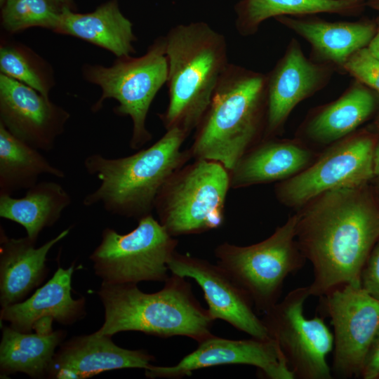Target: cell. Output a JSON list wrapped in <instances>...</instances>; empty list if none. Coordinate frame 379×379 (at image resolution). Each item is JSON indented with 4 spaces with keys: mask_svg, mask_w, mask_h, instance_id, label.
I'll list each match as a JSON object with an SVG mask.
<instances>
[{
    "mask_svg": "<svg viewBox=\"0 0 379 379\" xmlns=\"http://www.w3.org/2000/svg\"><path fill=\"white\" fill-rule=\"evenodd\" d=\"M298 214L296 241L312 265L310 296L361 285L364 265L379 239V205L364 186L327 192Z\"/></svg>",
    "mask_w": 379,
    "mask_h": 379,
    "instance_id": "6da1fadb",
    "label": "cell"
},
{
    "mask_svg": "<svg viewBox=\"0 0 379 379\" xmlns=\"http://www.w3.org/2000/svg\"><path fill=\"white\" fill-rule=\"evenodd\" d=\"M187 136L173 128L150 147L127 157L88 155L84 161V168L100 183L86 195L83 204L99 205L110 214L138 220L152 214L161 188L192 158L189 149H182Z\"/></svg>",
    "mask_w": 379,
    "mask_h": 379,
    "instance_id": "7a4b0ae2",
    "label": "cell"
},
{
    "mask_svg": "<svg viewBox=\"0 0 379 379\" xmlns=\"http://www.w3.org/2000/svg\"><path fill=\"white\" fill-rule=\"evenodd\" d=\"M267 104V75L229 63L195 129L192 158L230 171L265 132Z\"/></svg>",
    "mask_w": 379,
    "mask_h": 379,
    "instance_id": "3957f363",
    "label": "cell"
},
{
    "mask_svg": "<svg viewBox=\"0 0 379 379\" xmlns=\"http://www.w3.org/2000/svg\"><path fill=\"white\" fill-rule=\"evenodd\" d=\"M168 104L159 118L166 130L187 135L196 129L228 62L225 36L204 22L178 25L168 32Z\"/></svg>",
    "mask_w": 379,
    "mask_h": 379,
    "instance_id": "277c9868",
    "label": "cell"
},
{
    "mask_svg": "<svg viewBox=\"0 0 379 379\" xmlns=\"http://www.w3.org/2000/svg\"><path fill=\"white\" fill-rule=\"evenodd\" d=\"M97 293L105 311L104 322L97 331L100 334L139 331L160 338L186 336L197 343L212 334L214 320L184 277L172 274L163 288L153 293L134 284L103 282Z\"/></svg>",
    "mask_w": 379,
    "mask_h": 379,
    "instance_id": "5b68a950",
    "label": "cell"
},
{
    "mask_svg": "<svg viewBox=\"0 0 379 379\" xmlns=\"http://www.w3.org/2000/svg\"><path fill=\"white\" fill-rule=\"evenodd\" d=\"M230 188L229 171L222 164L195 159L177 170L164 183L154 209L171 236L201 234L223 224Z\"/></svg>",
    "mask_w": 379,
    "mask_h": 379,
    "instance_id": "8992f818",
    "label": "cell"
},
{
    "mask_svg": "<svg viewBox=\"0 0 379 379\" xmlns=\"http://www.w3.org/2000/svg\"><path fill=\"white\" fill-rule=\"evenodd\" d=\"M298 214L266 239L246 246L227 242L215 248L218 264L242 287L255 308L264 313L278 302L286 278L306 258L296 241Z\"/></svg>",
    "mask_w": 379,
    "mask_h": 379,
    "instance_id": "52a82bcc",
    "label": "cell"
},
{
    "mask_svg": "<svg viewBox=\"0 0 379 379\" xmlns=\"http://www.w3.org/2000/svg\"><path fill=\"white\" fill-rule=\"evenodd\" d=\"M168 72L166 37L162 36L140 57L117 58L109 67L88 65L84 69L86 80L102 90L92 110H100L106 99L112 98L119 103L114 112L131 118L133 126L129 145L133 149H140L152 139L146 119L154 97L167 82Z\"/></svg>",
    "mask_w": 379,
    "mask_h": 379,
    "instance_id": "ba28073f",
    "label": "cell"
},
{
    "mask_svg": "<svg viewBox=\"0 0 379 379\" xmlns=\"http://www.w3.org/2000/svg\"><path fill=\"white\" fill-rule=\"evenodd\" d=\"M178 240L152 214L138 220L126 234L107 227L91 254L95 274L109 284L162 281L168 277V262Z\"/></svg>",
    "mask_w": 379,
    "mask_h": 379,
    "instance_id": "9c48e42d",
    "label": "cell"
},
{
    "mask_svg": "<svg viewBox=\"0 0 379 379\" xmlns=\"http://www.w3.org/2000/svg\"><path fill=\"white\" fill-rule=\"evenodd\" d=\"M310 296L308 286L295 288L265 312L262 320L295 378L332 379L327 356L333 349V333L323 317H305L304 305Z\"/></svg>",
    "mask_w": 379,
    "mask_h": 379,
    "instance_id": "30bf717a",
    "label": "cell"
},
{
    "mask_svg": "<svg viewBox=\"0 0 379 379\" xmlns=\"http://www.w3.org/2000/svg\"><path fill=\"white\" fill-rule=\"evenodd\" d=\"M375 145L366 133L342 139L312 166L277 185V198L288 206H301L327 192L364 186L375 175Z\"/></svg>",
    "mask_w": 379,
    "mask_h": 379,
    "instance_id": "8fae6325",
    "label": "cell"
},
{
    "mask_svg": "<svg viewBox=\"0 0 379 379\" xmlns=\"http://www.w3.org/2000/svg\"><path fill=\"white\" fill-rule=\"evenodd\" d=\"M321 314L333 328L331 372L338 378L360 377L368 349L379 329V300L358 284H344L319 297Z\"/></svg>",
    "mask_w": 379,
    "mask_h": 379,
    "instance_id": "7c38bea8",
    "label": "cell"
},
{
    "mask_svg": "<svg viewBox=\"0 0 379 379\" xmlns=\"http://www.w3.org/2000/svg\"><path fill=\"white\" fill-rule=\"evenodd\" d=\"M198 343L195 350L175 365L152 364L145 370V376L179 379L204 368L243 364L255 366L270 379H295L280 347L272 338L230 340L211 334Z\"/></svg>",
    "mask_w": 379,
    "mask_h": 379,
    "instance_id": "4fadbf2b",
    "label": "cell"
},
{
    "mask_svg": "<svg viewBox=\"0 0 379 379\" xmlns=\"http://www.w3.org/2000/svg\"><path fill=\"white\" fill-rule=\"evenodd\" d=\"M168 267L173 274L191 278L199 284L214 321H225L252 338H271L262 320L254 312L248 295L218 264L175 251Z\"/></svg>",
    "mask_w": 379,
    "mask_h": 379,
    "instance_id": "5bb4252c",
    "label": "cell"
},
{
    "mask_svg": "<svg viewBox=\"0 0 379 379\" xmlns=\"http://www.w3.org/2000/svg\"><path fill=\"white\" fill-rule=\"evenodd\" d=\"M69 117L49 97L1 74L0 124L20 140L40 151H51Z\"/></svg>",
    "mask_w": 379,
    "mask_h": 379,
    "instance_id": "9a60e30c",
    "label": "cell"
},
{
    "mask_svg": "<svg viewBox=\"0 0 379 379\" xmlns=\"http://www.w3.org/2000/svg\"><path fill=\"white\" fill-rule=\"evenodd\" d=\"M334 69L307 58L293 39L267 77V104L265 135H273L294 107L324 88Z\"/></svg>",
    "mask_w": 379,
    "mask_h": 379,
    "instance_id": "2e32d148",
    "label": "cell"
},
{
    "mask_svg": "<svg viewBox=\"0 0 379 379\" xmlns=\"http://www.w3.org/2000/svg\"><path fill=\"white\" fill-rule=\"evenodd\" d=\"M154 357L143 350L117 345L112 336L95 331L62 342L48 373L52 379H84L121 368L147 369Z\"/></svg>",
    "mask_w": 379,
    "mask_h": 379,
    "instance_id": "e0dca14e",
    "label": "cell"
},
{
    "mask_svg": "<svg viewBox=\"0 0 379 379\" xmlns=\"http://www.w3.org/2000/svg\"><path fill=\"white\" fill-rule=\"evenodd\" d=\"M74 264L58 266L53 276L29 298L1 307V322L8 321L13 329L30 333L52 331V322L72 325L86 315L84 298L72 296V277Z\"/></svg>",
    "mask_w": 379,
    "mask_h": 379,
    "instance_id": "ac0fdd59",
    "label": "cell"
},
{
    "mask_svg": "<svg viewBox=\"0 0 379 379\" xmlns=\"http://www.w3.org/2000/svg\"><path fill=\"white\" fill-rule=\"evenodd\" d=\"M275 19L310 44L312 60L343 73L347 59L368 46L376 29L375 20H370L329 22L316 15Z\"/></svg>",
    "mask_w": 379,
    "mask_h": 379,
    "instance_id": "d6986e66",
    "label": "cell"
},
{
    "mask_svg": "<svg viewBox=\"0 0 379 379\" xmlns=\"http://www.w3.org/2000/svg\"><path fill=\"white\" fill-rule=\"evenodd\" d=\"M64 230L39 247L27 236L8 237L0 229V304L4 307L23 299L44 280L50 250L69 232Z\"/></svg>",
    "mask_w": 379,
    "mask_h": 379,
    "instance_id": "ffe728a7",
    "label": "cell"
},
{
    "mask_svg": "<svg viewBox=\"0 0 379 379\" xmlns=\"http://www.w3.org/2000/svg\"><path fill=\"white\" fill-rule=\"evenodd\" d=\"M56 32L70 35L105 48L117 58L131 55L136 40L133 24L119 8L116 1L102 4L88 13L61 10Z\"/></svg>",
    "mask_w": 379,
    "mask_h": 379,
    "instance_id": "44dd1931",
    "label": "cell"
},
{
    "mask_svg": "<svg viewBox=\"0 0 379 379\" xmlns=\"http://www.w3.org/2000/svg\"><path fill=\"white\" fill-rule=\"evenodd\" d=\"M311 156L291 141L267 140L249 149L229 171L230 187L286 180L302 171Z\"/></svg>",
    "mask_w": 379,
    "mask_h": 379,
    "instance_id": "7402d4cb",
    "label": "cell"
},
{
    "mask_svg": "<svg viewBox=\"0 0 379 379\" xmlns=\"http://www.w3.org/2000/svg\"><path fill=\"white\" fill-rule=\"evenodd\" d=\"M71 203L70 194L60 183L38 182L22 197L0 195V217L22 225L36 243L40 233L54 225Z\"/></svg>",
    "mask_w": 379,
    "mask_h": 379,
    "instance_id": "603a6c76",
    "label": "cell"
},
{
    "mask_svg": "<svg viewBox=\"0 0 379 379\" xmlns=\"http://www.w3.org/2000/svg\"><path fill=\"white\" fill-rule=\"evenodd\" d=\"M65 335L63 330L32 333L4 326L0 343L1 377L23 373L33 378H47L55 350Z\"/></svg>",
    "mask_w": 379,
    "mask_h": 379,
    "instance_id": "cb8c5ba5",
    "label": "cell"
},
{
    "mask_svg": "<svg viewBox=\"0 0 379 379\" xmlns=\"http://www.w3.org/2000/svg\"><path fill=\"white\" fill-rule=\"evenodd\" d=\"M372 91L356 81L335 101L322 107L309 121L306 133L314 141L331 143L348 136L373 112Z\"/></svg>",
    "mask_w": 379,
    "mask_h": 379,
    "instance_id": "d4e9b609",
    "label": "cell"
},
{
    "mask_svg": "<svg viewBox=\"0 0 379 379\" xmlns=\"http://www.w3.org/2000/svg\"><path fill=\"white\" fill-rule=\"evenodd\" d=\"M366 7V0H241L234 7L236 28L244 36L255 34L270 18L319 13L356 16Z\"/></svg>",
    "mask_w": 379,
    "mask_h": 379,
    "instance_id": "484cf974",
    "label": "cell"
},
{
    "mask_svg": "<svg viewBox=\"0 0 379 379\" xmlns=\"http://www.w3.org/2000/svg\"><path fill=\"white\" fill-rule=\"evenodd\" d=\"M64 178L40 150L20 140L0 124V195H12L36 184L40 176Z\"/></svg>",
    "mask_w": 379,
    "mask_h": 379,
    "instance_id": "4316f807",
    "label": "cell"
},
{
    "mask_svg": "<svg viewBox=\"0 0 379 379\" xmlns=\"http://www.w3.org/2000/svg\"><path fill=\"white\" fill-rule=\"evenodd\" d=\"M0 69L3 74L18 80L48 97L53 86V71L31 49L15 43H1Z\"/></svg>",
    "mask_w": 379,
    "mask_h": 379,
    "instance_id": "83f0119b",
    "label": "cell"
},
{
    "mask_svg": "<svg viewBox=\"0 0 379 379\" xmlns=\"http://www.w3.org/2000/svg\"><path fill=\"white\" fill-rule=\"evenodd\" d=\"M60 12L48 0H6L1 12L2 25L11 33L33 27L55 32Z\"/></svg>",
    "mask_w": 379,
    "mask_h": 379,
    "instance_id": "f1b7e54d",
    "label": "cell"
},
{
    "mask_svg": "<svg viewBox=\"0 0 379 379\" xmlns=\"http://www.w3.org/2000/svg\"><path fill=\"white\" fill-rule=\"evenodd\" d=\"M343 73H348L356 81L379 94V59L367 47L354 53L346 61Z\"/></svg>",
    "mask_w": 379,
    "mask_h": 379,
    "instance_id": "f546056e",
    "label": "cell"
},
{
    "mask_svg": "<svg viewBox=\"0 0 379 379\" xmlns=\"http://www.w3.org/2000/svg\"><path fill=\"white\" fill-rule=\"evenodd\" d=\"M361 286L379 300V239L372 248L362 269Z\"/></svg>",
    "mask_w": 379,
    "mask_h": 379,
    "instance_id": "4dcf8cb0",
    "label": "cell"
},
{
    "mask_svg": "<svg viewBox=\"0 0 379 379\" xmlns=\"http://www.w3.org/2000/svg\"><path fill=\"white\" fill-rule=\"evenodd\" d=\"M360 376L364 379L379 378V329L368 349Z\"/></svg>",
    "mask_w": 379,
    "mask_h": 379,
    "instance_id": "1f68e13d",
    "label": "cell"
},
{
    "mask_svg": "<svg viewBox=\"0 0 379 379\" xmlns=\"http://www.w3.org/2000/svg\"><path fill=\"white\" fill-rule=\"evenodd\" d=\"M375 32L367 48L373 55L379 59V16L375 20Z\"/></svg>",
    "mask_w": 379,
    "mask_h": 379,
    "instance_id": "d6a6232c",
    "label": "cell"
},
{
    "mask_svg": "<svg viewBox=\"0 0 379 379\" xmlns=\"http://www.w3.org/2000/svg\"><path fill=\"white\" fill-rule=\"evenodd\" d=\"M53 6L61 11L64 8H71L72 0H48Z\"/></svg>",
    "mask_w": 379,
    "mask_h": 379,
    "instance_id": "836d02e7",
    "label": "cell"
},
{
    "mask_svg": "<svg viewBox=\"0 0 379 379\" xmlns=\"http://www.w3.org/2000/svg\"><path fill=\"white\" fill-rule=\"evenodd\" d=\"M374 175L379 177V139L376 142L373 157Z\"/></svg>",
    "mask_w": 379,
    "mask_h": 379,
    "instance_id": "e575fe53",
    "label": "cell"
},
{
    "mask_svg": "<svg viewBox=\"0 0 379 379\" xmlns=\"http://www.w3.org/2000/svg\"><path fill=\"white\" fill-rule=\"evenodd\" d=\"M366 6L379 12V0H367Z\"/></svg>",
    "mask_w": 379,
    "mask_h": 379,
    "instance_id": "d590c367",
    "label": "cell"
},
{
    "mask_svg": "<svg viewBox=\"0 0 379 379\" xmlns=\"http://www.w3.org/2000/svg\"><path fill=\"white\" fill-rule=\"evenodd\" d=\"M6 0H0L1 4H4Z\"/></svg>",
    "mask_w": 379,
    "mask_h": 379,
    "instance_id": "8d00e7d4",
    "label": "cell"
},
{
    "mask_svg": "<svg viewBox=\"0 0 379 379\" xmlns=\"http://www.w3.org/2000/svg\"><path fill=\"white\" fill-rule=\"evenodd\" d=\"M378 192H379V182H378Z\"/></svg>",
    "mask_w": 379,
    "mask_h": 379,
    "instance_id": "74e56055",
    "label": "cell"
}]
</instances>
